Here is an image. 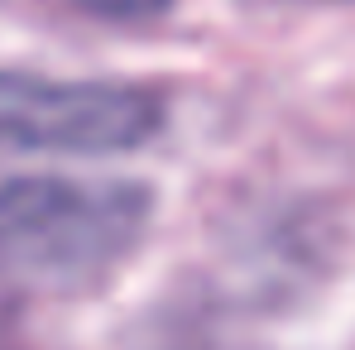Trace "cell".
<instances>
[{"label":"cell","instance_id":"obj_3","mask_svg":"<svg viewBox=\"0 0 355 350\" xmlns=\"http://www.w3.org/2000/svg\"><path fill=\"white\" fill-rule=\"evenodd\" d=\"M72 5L101 19H149V15H164L173 0H72Z\"/></svg>","mask_w":355,"mask_h":350},{"label":"cell","instance_id":"obj_1","mask_svg":"<svg viewBox=\"0 0 355 350\" xmlns=\"http://www.w3.org/2000/svg\"><path fill=\"white\" fill-rule=\"evenodd\" d=\"M149 187L116 177H0V283L62 292L111 274L149 226Z\"/></svg>","mask_w":355,"mask_h":350},{"label":"cell","instance_id":"obj_2","mask_svg":"<svg viewBox=\"0 0 355 350\" xmlns=\"http://www.w3.org/2000/svg\"><path fill=\"white\" fill-rule=\"evenodd\" d=\"M164 106L130 82L0 72V154H116L154 139Z\"/></svg>","mask_w":355,"mask_h":350}]
</instances>
